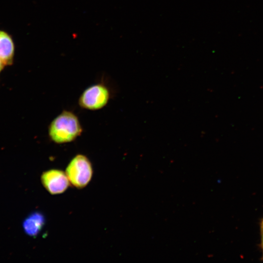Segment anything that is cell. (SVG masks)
<instances>
[{
  "label": "cell",
  "instance_id": "6da1fadb",
  "mask_svg": "<svg viewBox=\"0 0 263 263\" xmlns=\"http://www.w3.org/2000/svg\"><path fill=\"white\" fill-rule=\"evenodd\" d=\"M82 132L83 128L78 117L69 110H63L55 117L48 129L50 139L57 144L73 142Z\"/></svg>",
  "mask_w": 263,
  "mask_h": 263
},
{
  "label": "cell",
  "instance_id": "7a4b0ae2",
  "mask_svg": "<svg viewBox=\"0 0 263 263\" xmlns=\"http://www.w3.org/2000/svg\"><path fill=\"white\" fill-rule=\"evenodd\" d=\"M65 173L70 182L77 188L85 187L91 181L93 169L89 159L85 155L78 154L69 163Z\"/></svg>",
  "mask_w": 263,
  "mask_h": 263
},
{
  "label": "cell",
  "instance_id": "3957f363",
  "mask_svg": "<svg viewBox=\"0 0 263 263\" xmlns=\"http://www.w3.org/2000/svg\"><path fill=\"white\" fill-rule=\"evenodd\" d=\"M111 92L103 83H97L86 88L78 100L79 107L89 111H97L105 107L111 98Z\"/></svg>",
  "mask_w": 263,
  "mask_h": 263
},
{
  "label": "cell",
  "instance_id": "277c9868",
  "mask_svg": "<svg viewBox=\"0 0 263 263\" xmlns=\"http://www.w3.org/2000/svg\"><path fill=\"white\" fill-rule=\"evenodd\" d=\"M41 181L45 188L53 195L64 192L70 185L66 173L57 169L44 172L41 176Z\"/></svg>",
  "mask_w": 263,
  "mask_h": 263
},
{
  "label": "cell",
  "instance_id": "5b68a950",
  "mask_svg": "<svg viewBox=\"0 0 263 263\" xmlns=\"http://www.w3.org/2000/svg\"><path fill=\"white\" fill-rule=\"evenodd\" d=\"M45 223V218L40 212H36L30 214L24 220L23 227L25 233L31 236H37Z\"/></svg>",
  "mask_w": 263,
  "mask_h": 263
},
{
  "label": "cell",
  "instance_id": "8992f818",
  "mask_svg": "<svg viewBox=\"0 0 263 263\" xmlns=\"http://www.w3.org/2000/svg\"><path fill=\"white\" fill-rule=\"evenodd\" d=\"M14 53L12 38L6 33L0 31V59L4 65L12 64Z\"/></svg>",
  "mask_w": 263,
  "mask_h": 263
},
{
  "label": "cell",
  "instance_id": "52a82bcc",
  "mask_svg": "<svg viewBox=\"0 0 263 263\" xmlns=\"http://www.w3.org/2000/svg\"><path fill=\"white\" fill-rule=\"evenodd\" d=\"M261 236H262V248L263 250V220L261 225Z\"/></svg>",
  "mask_w": 263,
  "mask_h": 263
},
{
  "label": "cell",
  "instance_id": "ba28073f",
  "mask_svg": "<svg viewBox=\"0 0 263 263\" xmlns=\"http://www.w3.org/2000/svg\"><path fill=\"white\" fill-rule=\"evenodd\" d=\"M4 66V64L0 59V73L1 71H2V69L3 68Z\"/></svg>",
  "mask_w": 263,
  "mask_h": 263
}]
</instances>
